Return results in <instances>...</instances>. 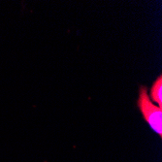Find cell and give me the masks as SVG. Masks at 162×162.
Wrapping results in <instances>:
<instances>
[{"mask_svg":"<svg viewBox=\"0 0 162 162\" xmlns=\"http://www.w3.org/2000/svg\"><path fill=\"white\" fill-rule=\"evenodd\" d=\"M138 107L140 109L145 120L155 132L161 136L162 134V110L160 107L152 104L146 86H140Z\"/></svg>","mask_w":162,"mask_h":162,"instance_id":"obj_1","label":"cell"},{"mask_svg":"<svg viewBox=\"0 0 162 162\" xmlns=\"http://www.w3.org/2000/svg\"><path fill=\"white\" fill-rule=\"evenodd\" d=\"M151 97L154 102L158 104V107L162 106V77L159 76L155 80L151 89Z\"/></svg>","mask_w":162,"mask_h":162,"instance_id":"obj_2","label":"cell"}]
</instances>
